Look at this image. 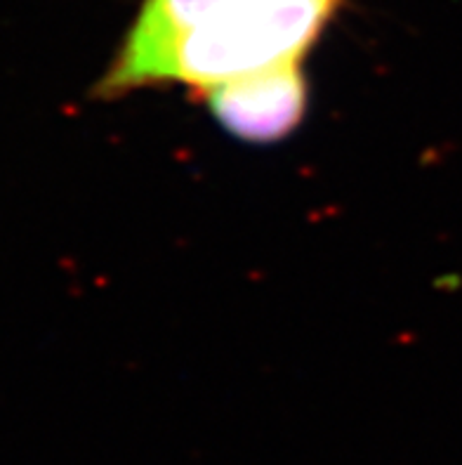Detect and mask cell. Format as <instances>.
Listing matches in <instances>:
<instances>
[{"label":"cell","instance_id":"cell-1","mask_svg":"<svg viewBox=\"0 0 462 465\" xmlns=\"http://www.w3.org/2000/svg\"><path fill=\"white\" fill-rule=\"evenodd\" d=\"M342 0H144L102 94L153 85L215 88L236 76L302 64Z\"/></svg>","mask_w":462,"mask_h":465},{"label":"cell","instance_id":"cell-2","mask_svg":"<svg viewBox=\"0 0 462 465\" xmlns=\"http://www.w3.org/2000/svg\"><path fill=\"white\" fill-rule=\"evenodd\" d=\"M215 121L251 142L281 140L307 112V78L302 64L236 76L203 93Z\"/></svg>","mask_w":462,"mask_h":465}]
</instances>
